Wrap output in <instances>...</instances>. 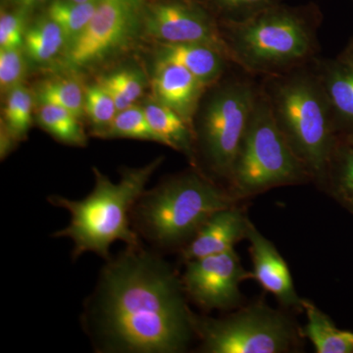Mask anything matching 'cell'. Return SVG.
Instances as JSON below:
<instances>
[{
  "label": "cell",
  "instance_id": "cell-4",
  "mask_svg": "<svg viewBox=\"0 0 353 353\" xmlns=\"http://www.w3.org/2000/svg\"><path fill=\"white\" fill-rule=\"evenodd\" d=\"M261 87L290 148L311 178L324 180L334 152V122L312 65L264 77Z\"/></svg>",
  "mask_w": 353,
  "mask_h": 353
},
{
  "label": "cell",
  "instance_id": "cell-23",
  "mask_svg": "<svg viewBox=\"0 0 353 353\" xmlns=\"http://www.w3.org/2000/svg\"><path fill=\"white\" fill-rule=\"evenodd\" d=\"M34 94L24 85H18L6 94L2 124L18 141L26 139L31 129L34 112Z\"/></svg>",
  "mask_w": 353,
  "mask_h": 353
},
{
  "label": "cell",
  "instance_id": "cell-12",
  "mask_svg": "<svg viewBox=\"0 0 353 353\" xmlns=\"http://www.w3.org/2000/svg\"><path fill=\"white\" fill-rule=\"evenodd\" d=\"M153 99L178 113L190 127L208 87L181 65L155 60Z\"/></svg>",
  "mask_w": 353,
  "mask_h": 353
},
{
  "label": "cell",
  "instance_id": "cell-22",
  "mask_svg": "<svg viewBox=\"0 0 353 353\" xmlns=\"http://www.w3.org/2000/svg\"><path fill=\"white\" fill-rule=\"evenodd\" d=\"M99 1L79 3L72 0H52L48 4L46 15L57 22L63 31L66 39L65 48L87 27L97 10Z\"/></svg>",
  "mask_w": 353,
  "mask_h": 353
},
{
  "label": "cell",
  "instance_id": "cell-14",
  "mask_svg": "<svg viewBox=\"0 0 353 353\" xmlns=\"http://www.w3.org/2000/svg\"><path fill=\"white\" fill-rule=\"evenodd\" d=\"M248 224L250 219L234 206L218 211L183 248V259L187 262L232 250L238 241L246 239Z\"/></svg>",
  "mask_w": 353,
  "mask_h": 353
},
{
  "label": "cell",
  "instance_id": "cell-1",
  "mask_svg": "<svg viewBox=\"0 0 353 353\" xmlns=\"http://www.w3.org/2000/svg\"><path fill=\"white\" fill-rule=\"evenodd\" d=\"M183 294L170 265L141 245H128L101 271L83 326L99 352H183L196 334Z\"/></svg>",
  "mask_w": 353,
  "mask_h": 353
},
{
  "label": "cell",
  "instance_id": "cell-20",
  "mask_svg": "<svg viewBox=\"0 0 353 353\" xmlns=\"http://www.w3.org/2000/svg\"><path fill=\"white\" fill-rule=\"evenodd\" d=\"M37 122L44 131L65 145L83 146L87 143V136L80 118L67 109L41 104L37 113Z\"/></svg>",
  "mask_w": 353,
  "mask_h": 353
},
{
  "label": "cell",
  "instance_id": "cell-8",
  "mask_svg": "<svg viewBox=\"0 0 353 353\" xmlns=\"http://www.w3.org/2000/svg\"><path fill=\"white\" fill-rule=\"evenodd\" d=\"M194 333L209 353H282L296 343V332L287 316L255 304L223 319L192 313Z\"/></svg>",
  "mask_w": 353,
  "mask_h": 353
},
{
  "label": "cell",
  "instance_id": "cell-18",
  "mask_svg": "<svg viewBox=\"0 0 353 353\" xmlns=\"http://www.w3.org/2000/svg\"><path fill=\"white\" fill-rule=\"evenodd\" d=\"M307 323L303 334L317 353H353V332L340 330L310 301H304Z\"/></svg>",
  "mask_w": 353,
  "mask_h": 353
},
{
  "label": "cell",
  "instance_id": "cell-33",
  "mask_svg": "<svg viewBox=\"0 0 353 353\" xmlns=\"http://www.w3.org/2000/svg\"><path fill=\"white\" fill-rule=\"evenodd\" d=\"M341 58L353 64V43L347 48V50L343 53V57Z\"/></svg>",
  "mask_w": 353,
  "mask_h": 353
},
{
  "label": "cell",
  "instance_id": "cell-5",
  "mask_svg": "<svg viewBox=\"0 0 353 353\" xmlns=\"http://www.w3.org/2000/svg\"><path fill=\"white\" fill-rule=\"evenodd\" d=\"M234 194L199 173L174 176L143 192L132 208L139 233L161 248L192 240L214 213L234 206Z\"/></svg>",
  "mask_w": 353,
  "mask_h": 353
},
{
  "label": "cell",
  "instance_id": "cell-3",
  "mask_svg": "<svg viewBox=\"0 0 353 353\" xmlns=\"http://www.w3.org/2000/svg\"><path fill=\"white\" fill-rule=\"evenodd\" d=\"M163 161L158 157L145 166L123 170L119 182L94 168L95 183L92 192L80 201L51 196L48 201L69 211L70 224L55 232L53 238H68L73 241L72 256L78 259L85 252H94L109 260L113 243L139 245V236L130 228V214L145 192L150 176Z\"/></svg>",
  "mask_w": 353,
  "mask_h": 353
},
{
  "label": "cell",
  "instance_id": "cell-29",
  "mask_svg": "<svg viewBox=\"0 0 353 353\" xmlns=\"http://www.w3.org/2000/svg\"><path fill=\"white\" fill-rule=\"evenodd\" d=\"M28 14L19 9L6 11L0 15V50L23 48L28 29Z\"/></svg>",
  "mask_w": 353,
  "mask_h": 353
},
{
  "label": "cell",
  "instance_id": "cell-34",
  "mask_svg": "<svg viewBox=\"0 0 353 353\" xmlns=\"http://www.w3.org/2000/svg\"><path fill=\"white\" fill-rule=\"evenodd\" d=\"M72 1L79 2V3H85V2L94 1V0H72Z\"/></svg>",
  "mask_w": 353,
  "mask_h": 353
},
{
  "label": "cell",
  "instance_id": "cell-31",
  "mask_svg": "<svg viewBox=\"0 0 353 353\" xmlns=\"http://www.w3.org/2000/svg\"><path fill=\"white\" fill-rule=\"evenodd\" d=\"M18 143L19 141L14 138L13 134L1 123V130H0V157H1V160H3L7 155L10 154Z\"/></svg>",
  "mask_w": 353,
  "mask_h": 353
},
{
  "label": "cell",
  "instance_id": "cell-10",
  "mask_svg": "<svg viewBox=\"0 0 353 353\" xmlns=\"http://www.w3.org/2000/svg\"><path fill=\"white\" fill-rule=\"evenodd\" d=\"M143 32L158 43L212 46L231 61L218 21L196 0H160L146 6Z\"/></svg>",
  "mask_w": 353,
  "mask_h": 353
},
{
  "label": "cell",
  "instance_id": "cell-28",
  "mask_svg": "<svg viewBox=\"0 0 353 353\" xmlns=\"http://www.w3.org/2000/svg\"><path fill=\"white\" fill-rule=\"evenodd\" d=\"M27 55L24 48L0 50V88L1 94H8L23 85L27 74Z\"/></svg>",
  "mask_w": 353,
  "mask_h": 353
},
{
  "label": "cell",
  "instance_id": "cell-35",
  "mask_svg": "<svg viewBox=\"0 0 353 353\" xmlns=\"http://www.w3.org/2000/svg\"><path fill=\"white\" fill-rule=\"evenodd\" d=\"M348 143H350V146H352L353 148V134L350 137V139H348Z\"/></svg>",
  "mask_w": 353,
  "mask_h": 353
},
{
  "label": "cell",
  "instance_id": "cell-32",
  "mask_svg": "<svg viewBox=\"0 0 353 353\" xmlns=\"http://www.w3.org/2000/svg\"><path fill=\"white\" fill-rule=\"evenodd\" d=\"M14 9L25 11L30 13L39 7L50 4L52 0H6Z\"/></svg>",
  "mask_w": 353,
  "mask_h": 353
},
{
  "label": "cell",
  "instance_id": "cell-11",
  "mask_svg": "<svg viewBox=\"0 0 353 353\" xmlns=\"http://www.w3.org/2000/svg\"><path fill=\"white\" fill-rule=\"evenodd\" d=\"M252 278L234 248L219 254L187 261L182 278L183 290L205 310L229 309L240 304V284Z\"/></svg>",
  "mask_w": 353,
  "mask_h": 353
},
{
  "label": "cell",
  "instance_id": "cell-2",
  "mask_svg": "<svg viewBox=\"0 0 353 353\" xmlns=\"http://www.w3.org/2000/svg\"><path fill=\"white\" fill-rule=\"evenodd\" d=\"M321 12L313 3L269 7L241 23H218L232 63L245 73L282 75L313 61L320 51Z\"/></svg>",
  "mask_w": 353,
  "mask_h": 353
},
{
  "label": "cell",
  "instance_id": "cell-24",
  "mask_svg": "<svg viewBox=\"0 0 353 353\" xmlns=\"http://www.w3.org/2000/svg\"><path fill=\"white\" fill-rule=\"evenodd\" d=\"M99 85L115 102L118 112L131 108L134 102L143 94L145 88V78L138 69L124 68L113 72L99 79Z\"/></svg>",
  "mask_w": 353,
  "mask_h": 353
},
{
  "label": "cell",
  "instance_id": "cell-21",
  "mask_svg": "<svg viewBox=\"0 0 353 353\" xmlns=\"http://www.w3.org/2000/svg\"><path fill=\"white\" fill-rule=\"evenodd\" d=\"M85 94L82 85L75 79L55 78L39 83L34 97L41 104L67 109L81 119L85 113Z\"/></svg>",
  "mask_w": 353,
  "mask_h": 353
},
{
  "label": "cell",
  "instance_id": "cell-27",
  "mask_svg": "<svg viewBox=\"0 0 353 353\" xmlns=\"http://www.w3.org/2000/svg\"><path fill=\"white\" fill-rule=\"evenodd\" d=\"M218 23H241L283 0H208Z\"/></svg>",
  "mask_w": 353,
  "mask_h": 353
},
{
  "label": "cell",
  "instance_id": "cell-9",
  "mask_svg": "<svg viewBox=\"0 0 353 353\" xmlns=\"http://www.w3.org/2000/svg\"><path fill=\"white\" fill-rule=\"evenodd\" d=\"M145 0H99L85 30L65 48L63 65L90 68L130 48L143 31Z\"/></svg>",
  "mask_w": 353,
  "mask_h": 353
},
{
  "label": "cell",
  "instance_id": "cell-13",
  "mask_svg": "<svg viewBox=\"0 0 353 353\" xmlns=\"http://www.w3.org/2000/svg\"><path fill=\"white\" fill-rule=\"evenodd\" d=\"M246 239L250 243L253 279L287 307L303 309V299L297 296L289 267L282 255L250 221Z\"/></svg>",
  "mask_w": 353,
  "mask_h": 353
},
{
  "label": "cell",
  "instance_id": "cell-6",
  "mask_svg": "<svg viewBox=\"0 0 353 353\" xmlns=\"http://www.w3.org/2000/svg\"><path fill=\"white\" fill-rule=\"evenodd\" d=\"M211 88L204 94L205 99L194 118L196 150L199 148L213 173L230 181L252 119L259 85L248 76H240L222 78Z\"/></svg>",
  "mask_w": 353,
  "mask_h": 353
},
{
  "label": "cell",
  "instance_id": "cell-16",
  "mask_svg": "<svg viewBox=\"0 0 353 353\" xmlns=\"http://www.w3.org/2000/svg\"><path fill=\"white\" fill-rule=\"evenodd\" d=\"M311 65L331 106L334 125L338 121L353 125V64L341 57H316Z\"/></svg>",
  "mask_w": 353,
  "mask_h": 353
},
{
  "label": "cell",
  "instance_id": "cell-7",
  "mask_svg": "<svg viewBox=\"0 0 353 353\" xmlns=\"http://www.w3.org/2000/svg\"><path fill=\"white\" fill-rule=\"evenodd\" d=\"M311 179L279 128L259 83V97L241 152L230 179L234 197H245L280 185Z\"/></svg>",
  "mask_w": 353,
  "mask_h": 353
},
{
  "label": "cell",
  "instance_id": "cell-19",
  "mask_svg": "<svg viewBox=\"0 0 353 353\" xmlns=\"http://www.w3.org/2000/svg\"><path fill=\"white\" fill-rule=\"evenodd\" d=\"M65 46L63 31L48 15L28 26L23 48L28 59L34 64L50 63L59 53H63Z\"/></svg>",
  "mask_w": 353,
  "mask_h": 353
},
{
  "label": "cell",
  "instance_id": "cell-26",
  "mask_svg": "<svg viewBox=\"0 0 353 353\" xmlns=\"http://www.w3.org/2000/svg\"><path fill=\"white\" fill-rule=\"evenodd\" d=\"M85 112L92 121L95 136L102 137L117 115L118 109L105 88L97 83L85 90Z\"/></svg>",
  "mask_w": 353,
  "mask_h": 353
},
{
  "label": "cell",
  "instance_id": "cell-25",
  "mask_svg": "<svg viewBox=\"0 0 353 353\" xmlns=\"http://www.w3.org/2000/svg\"><path fill=\"white\" fill-rule=\"evenodd\" d=\"M102 138L143 139L163 145L161 139L153 131L146 119L143 108L136 105L118 112L108 130L102 134Z\"/></svg>",
  "mask_w": 353,
  "mask_h": 353
},
{
  "label": "cell",
  "instance_id": "cell-30",
  "mask_svg": "<svg viewBox=\"0 0 353 353\" xmlns=\"http://www.w3.org/2000/svg\"><path fill=\"white\" fill-rule=\"evenodd\" d=\"M336 183L343 199L353 208V148L343 150L340 157Z\"/></svg>",
  "mask_w": 353,
  "mask_h": 353
},
{
  "label": "cell",
  "instance_id": "cell-17",
  "mask_svg": "<svg viewBox=\"0 0 353 353\" xmlns=\"http://www.w3.org/2000/svg\"><path fill=\"white\" fill-rule=\"evenodd\" d=\"M148 123L161 139L163 145L183 153L196 165V134L185 120L157 99H148L143 106Z\"/></svg>",
  "mask_w": 353,
  "mask_h": 353
},
{
  "label": "cell",
  "instance_id": "cell-15",
  "mask_svg": "<svg viewBox=\"0 0 353 353\" xmlns=\"http://www.w3.org/2000/svg\"><path fill=\"white\" fill-rule=\"evenodd\" d=\"M155 60L181 65L208 88L219 82L228 65L233 64L219 50L201 43H158Z\"/></svg>",
  "mask_w": 353,
  "mask_h": 353
}]
</instances>
